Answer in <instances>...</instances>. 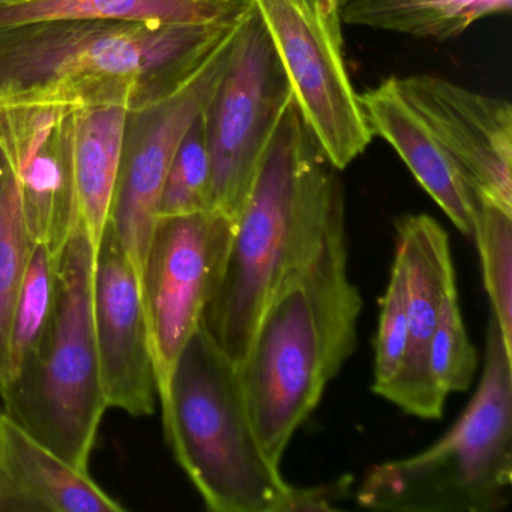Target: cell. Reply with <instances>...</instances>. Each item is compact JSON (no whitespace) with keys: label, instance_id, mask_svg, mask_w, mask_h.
<instances>
[{"label":"cell","instance_id":"cell-1","mask_svg":"<svg viewBox=\"0 0 512 512\" xmlns=\"http://www.w3.org/2000/svg\"><path fill=\"white\" fill-rule=\"evenodd\" d=\"M335 167L290 101L232 224L202 328L236 368L281 284L307 265L346 218Z\"/></svg>","mask_w":512,"mask_h":512},{"label":"cell","instance_id":"cell-2","mask_svg":"<svg viewBox=\"0 0 512 512\" xmlns=\"http://www.w3.org/2000/svg\"><path fill=\"white\" fill-rule=\"evenodd\" d=\"M247 8L217 25L46 20L2 26L0 107L142 109L187 82Z\"/></svg>","mask_w":512,"mask_h":512},{"label":"cell","instance_id":"cell-3","mask_svg":"<svg viewBox=\"0 0 512 512\" xmlns=\"http://www.w3.org/2000/svg\"><path fill=\"white\" fill-rule=\"evenodd\" d=\"M361 311L341 218L316 256L274 293L236 368L260 445L275 463L358 347Z\"/></svg>","mask_w":512,"mask_h":512},{"label":"cell","instance_id":"cell-4","mask_svg":"<svg viewBox=\"0 0 512 512\" xmlns=\"http://www.w3.org/2000/svg\"><path fill=\"white\" fill-rule=\"evenodd\" d=\"M173 455L211 512H289L295 488L260 445L238 370L200 328L160 401Z\"/></svg>","mask_w":512,"mask_h":512},{"label":"cell","instance_id":"cell-5","mask_svg":"<svg viewBox=\"0 0 512 512\" xmlns=\"http://www.w3.org/2000/svg\"><path fill=\"white\" fill-rule=\"evenodd\" d=\"M512 350L490 314L484 370L458 421L419 454L376 464L356 491L362 508L494 512L511 502Z\"/></svg>","mask_w":512,"mask_h":512},{"label":"cell","instance_id":"cell-6","mask_svg":"<svg viewBox=\"0 0 512 512\" xmlns=\"http://www.w3.org/2000/svg\"><path fill=\"white\" fill-rule=\"evenodd\" d=\"M95 248L82 227L56 266L55 301L37 346L0 386L2 412L80 470L109 409L95 341Z\"/></svg>","mask_w":512,"mask_h":512},{"label":"cell","instance_id":"cell-7","mask_svg":"<svg viewBox=\"0 0 512 512\" xmlns=\"http://www.w3.org/2000/svg\"><path fill=\"white\" fill-rule=\"evenodd\" d=\"M293 100L265 23L250 0L229 64L203 110L211 161V211L235 221L263 155Z\"/></svg>","mask_w":512,"mask_h":512},{"label":"cell","instance_id":"cell-8","mask_svg":"<svg viewBox=\"0 0 512 512\" xmlns=\"http://www.w3.org/2000/svg\"><path fill=\"white\" fill-rule=\"evenodd\" d=\"M314 139L337 170L373 140L344 55L338 0H253Z\"/></svg>","mask_w":512,"mask_h":512},{"label":"cell","instance_id":"cell-9","mask_svg":"<svg viewBox=\"0 0 512 512\" xmlns=\"http://www.w3.org/2000/svg\"><path fill=\"white\" fill-rule=\"evenodd\" d=\"M232 224L212 211L155 221L139 281L160 401L179 355L202 325Z\"/></svg>","mask_w":512,"mask_h":512},{"label":"cell","instance_id":"cell-10","mask_svg":"<svg viewBox=\"0 0 512 512\" xmlns=\"http://www.w3.org/2000/svg\"><path fill=\"white\" fill-rule=\"evenodd\" d=\"M238 29L239 26L227 35L202 67L176 91L128 113L109 223L139 280L158 217L164 179L188 128L208 106L224 76Z\"/></svg>","mask_w":512,"mask_h":512},{"label":"cell","instance_id":"cell-11","mask_svg":"<svg viewBox=\"0 0 512 512\" xmlns=\"http://www.w3.org/2000/svg\"><path fill=\"white\" fill-rule=\"evenodd\" d=\"M92 314L107 406L151 416L157 385L139 275L110 223L95 250Z\"/></svg>","mask_w":512,"mask_h":512},{"label":"cell","instance_id":"cell-12","mask_svg":"<svg viewBox=\"0 0 512 512\" xmlns=\"http://www.w3.org/2000/svg\"><path fill=\"white\" fill-rule=\"evenodd\" d=\"M395 253L406 268L409 335L403 364L382 398L416 418L436 421L446 397L434 385L428 352L443 302L457 289L448 233L430 215H401L395 220Z\"/></svg>","mask_w":512,"mask_h":512},{"label":"cell","instance_id":"cell-13","mask_svg":"<svg viewBox=\"0 0 512 512\" xmlns=\"http://www.w3.org/2000/svg\"><path fill=\"white\" fill-rule=\"evenodd\" d=\"M404 97L448 149L479 197L512 211V107L442 77H398Z\"/></svg>","mask_w":512,"mask_h":512},{"label":"cell","instance_id":"cell-14","mask_svg":"<svg viewBox=\"0 0 512 512\" xmlns=\"http://www.w3.org/2000/svg\"><path fill=\"white\" fill-rule=\"evenodd\" d=\"M359 103L373 136L382 137L394 148L452 224L473 238L481 197L430 125L404 97L398 77L362 92Z\"/></svg>","mask_w":512,"mask_h":512},{"label":"cell","instance_id":"cell-15","mask_svg":"<svg viewBox=\"0 0 512 512\" xmlns=\"http://www.w3.org/2000/svg\"><path fill=\"white\" fill-rule=\"evenodd\" d=\"M89 475L0 413V512H122Z\"/></svg>","mask_w":512,"mask_h":512},{"label":"cell","instance_id":"cell-16","mask_svg":"<svg viewBox=\"0 0 512 512\" xmlns=\"http://www.w3.org/2000/svg\"><path fill=\"white\" fill-rule=\"evenodd\" d=\"M128 110L79 107L74 121L79 224L97 250L112 215Z\"/></svg>","mask_w":512,"mask_h":512},{"label":"cell","instance_id":"cell-17","mask_svg":"<svg viewBox=\"0 0 512 512\" xmlns=\"http://www.w3.org/2000/svg\"><path fill=\"white\" fill-rule=\"evenodd\" d=\"M248 0H22L0 7V28L46 20L149 25H217L244 13Z\"/></svg>","mask_w":512,"mask_h":512},{"label":"cell","instance_id":"cell-18","mask_svg":"<svg viewBox=\"0 0 512 512\" xmlns=\"http://www.w3.org/2000/svg\"><path fill=\"white\" fill-rule=\"evenodd\" d=\"M512 0H338L343 25L448 41L473 23L508 13Z\"/></svg>","mask_w":512,"mask_h":512},{"label":"cell","instance_id":"cell-19","mask_svg":"<svg viewBox=\"0 0 512 512\" xmlns=\"http://www.w3.org/2000/svg\"><path fill=\"white\" fill-rule=\"evenodd\" d=\"M32 248L16 163L0 122V386L10 379L11 317Z\"/></svg>","mask_w":512,"mask_h":512},{"label":"cell","instance_id":"cell-20","mask_svg":"<svg viewBox=\"0 0 512 512\" xmlns=\"http://www.w3.org/2000/svg\"><path fill=\"white\" fill-rule=\"evenodd\" d=\"M473 239L482 280L506 347L512 350V211L481 199Z\"/></svg>","mask_w":512,"mask_h":512},{"label":"cell","instance_id":"cell-21","mask_svg":"<svg viewBox=\"0 0 512 512\" xmlns=\"http://www.w3.org/2000/svg\"><path fill=\"white\" fill-rule=\"evenodd\" d=\"M58 259L46 245L34 244L11 317L10 379L37 346L49 322L55 301Z\"/></svg>","mask_w":512,"mask_h":512},{"label":"cell","instance_id":"cell-22","mask_svg":"<svg viewBox=\"0 0 512 512\" xmlns=\"http://www.w3.org/2000/svg\"><path fill=\"white\" fill-rule=\"evenodd\" d=\"M205 211H211V161L202 112L188 128L170 164L161 191L158 217Z\"/></svg>","mask_w":512,"mask_h":512},{"label":"cell","instance_id":"cell-23","mask_svg":"<svg viewBox=\"0 0 512 512\" xmlns=\"http://www.w3.org/2000/svg\"><path fill=\"white\" fill-rule=\"evenodd\" d=\"M428 364L434 385L443 397L467 391L472 385L478 368V352L467 335L457 289L443 302L439 323L431 338Z\"/></svg>","mask_w":512,"mask_h":512},{"label":"cell","instance_id":"cell-24","mask_svg":"<svg viewBox=\"0 0 512 512\" xmlns=\"http://www.w3.org/2000/svg\"><path fill=\"white\" fill-rule=\"evenodd\" d=\"M407 275L395 253L385 295L380 301L379 326L374 338L373 391L383 397L403 364L407 347Z\"/></svg>","mask_w":512,"mask_h":512},{"label":"cell","instance_id":"cell-25","mask_svg":"<svg viewBox=\"0 0 512 512\" xmlns=\"http://www.w3.org/2000/svg\"><path fill=\"white\" fill-rule=\"evenodd\" d=\"M350 488H352V478L349 476L329 484L317 485V487H296L289 512L332 511L338 508V502L346 499Z\"/></svg>","mask_w":512,"mask_h":512},{"label":"cell","instance_id":"cell-26","mask_svg":"<svg viewBox=\"0 0 512 512\" xmlns=\"http://www.w3.org/2000/svg\"><path fill=\"white\" fill-rule=\"evenodd\" d=\"M17 2H22V0H0V7H7V5L17 4Z\"/></svg>","mask_w":512,"mask_h":512},{"label":"cell","instance_id":"cell-27","mask_svg":"<svg viewBox=\"0 0 512 512\" xmlns=\"http://www.w3.org/2000/svg\"><path fill=\"white\" fill-rule=\"evenodd\" d=\"M0 413H2V409H0Z\"/></svg>","mask_w":512,"mask_h":512}]
</instances>
